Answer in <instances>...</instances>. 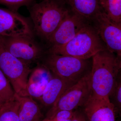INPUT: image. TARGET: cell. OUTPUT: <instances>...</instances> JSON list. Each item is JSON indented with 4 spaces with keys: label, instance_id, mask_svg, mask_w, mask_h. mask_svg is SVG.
I'll use <instances>...</instances> for the list:
<instances>
[{
    "label": "cell",
    "instance_id": "cell-23",
    "mask_svg": "<svg viewBox=\"0 0 121 121\" xmlns=\"http://www.w3.org/2000/svg\"><path fill=\"white\" fill-rule=\"evenodd\" d=\"M118 57L119 60V66L120 68V74L121 76V54L118 55H117Z\"/></svg>",
    "mask_w": 121,
    "mask_h": 121
},
{
    "label": "cell",
    "instance_id": "cell-24",
    "mask_svg": "<svg viewBox=\"0 0 121 121\" xmlns=\"http://www.w3.org/2000/svg\"><path fill=\"white\" fill-rule=\"evenodd\" d=\"M4 102H5L2 99V98L0 96V106Z\"/></svg>",
    "mask_w": 121,
    "mask_h": 121
},
{
    "label": "cell",
    "instance_id": "cell-1",
    "mask_svg": "<svg viewBox=\"0 0 121 121\" xmlns=\"http://www.w3.org/2000/svg\"><path fill=\"white\" fill-rule=\"evenodd\" d=\"M92 58L91 94L99 97L110 98L120 74L118 57L107 49L98 52Z\"/></svg>",
    "mask_w": 121,
    "mask_h": 121
},
{
    "label": "cell",
    "instance_id": "cell-17",
    "mask_svg": "<svg viewBox=\"0 0 121 121\" xmlns=\"http://www.w3.org/2000/svg\"><path fill=\"white\" fill-rule=\"evenodd\" d=\"M19 102L13 100L4 102L0 106V121H21L19 115Z\"/></svg>",
    "mask_w": 121,
    "mask_h": 121
},
{
    "label": "cell",
    "instance_id": "cell-5",
    "mask_svg": "<svg viewBox=\"0 0 121 121\" xmlns=\"http://www.w3.org/2000/svg\"><path fill=\"white\" fill-rule=\"evenodd\" d=\"M29 66L9 52L0 41V68L15 94L19 96H29L27 86L29 75L32 71Z\"/></svg>",
    "mask_w": 121,
    "mask_h": 121
},
{
    "label": "cell",
    "instance_id": "cell-21",
    "mask_svg": "<svg viewBox=\"0 0 121 121\" xmlns=\"http://www.w3.org/2000/svg\"><path fill=\"white\" fill-rule=\"evenodd\" d=\"M120 75V78L119 80L118 78L114 91L110 97L112 96L113 101L111 102L114 106H117L121 110V76Z\"/></svg>",
    "mask_w": 121,
    "mask_h": 121
},
{
    "label": "cell",
    "instance_id": "cell-7",
    "mask_svg": "<svg viewBox=\"0 0 121 121\" xmlns=\"http://www.w3.org/2000/svg\"><path fill=\"white\" fill-rule=\"evenodd\" d=\"M0 41L11 54L26 64L41 60L46 51L33 39L27 36H0Z\"/></svg>",
    "mask_w": 121,
    "mask_h": 121
},
{
    "label": "cell",
    "instance_id": "cell-6",
    "mask_svg": "<svg viewBox=\"0 0 121 121\" xmlns=\"http://www.w3.org/2000/svg\"><path fill=\"white\" fill-rule=\"evenodd\" d=\"M92 93L91 71L62 95L47 113L45 118L51 117L61 110L73 111L83 106Z\"/></svg>",
    "mask_w": 121,
    "mask_h": 121
},
{
    "label": "cell",
    "instance_id": "cell-22",
    "mask_svg": "<svg viewBox=\"0 0 121 121\" xmlns=\"http://www.w3.org/2000/svg\"><path fill=\"white\" fill-rule=\"evenodd\" d=\"M72 121H86V117L82 113L75 111Z\"/></svg>",
    "mask_w": 121,
    "mask_h": 121
},
{
    "label": "cell",
    "instance_id": "cell-19",
    "mask_svg": "<svg viewBox=\"0 0 121 121\" xmlns=\"http://www.w3.org/2000/svg\"><path fill=\"white\" fill-rule=\"evenodd\" d=\"M35 0H0V4L4 5L9 9L17 12L23 6L30 7L35 4Z\"/></svg>",
    "mask_w": 121,
    "mask_h": 121
},
{
    "label": "cell",
    "instance_id": "cell-3",
    "mask_svg": "<svg viewBox=\"0 0 121 121\" xmlns=\"http://www.w3.org/2000/svg\"><path fill=\"white\" fill-rule=\"evenodd\" d=\"M107 49L95 28L90 23L64 45L49 48L46 52L87 60Z\"/></svg>",
    "mask_w": 121,
    "mask_h": 121
},
{
    "label": "cell",
    "instance_id": "cell-15",
    "mask_svg": "<svg viewBox=\"0 0 121 121\" xmlns=\"http://www.w3.org/2000/svg\"><path fill=\"white\" fill-rule=\"evenodd\" d=\"M19 102V115L21 121H41L43 115L39 105L30 96H20L15 94Z\"/></svg>",
    "mask_w": 121,
    "mask_h": 121
},
{
    "label": "cell",
    "instance_id": "cell-16",
    "mask_svg": "<svg viewBox=\"0 0 121 121\" xmlns=\"http://www.w3.org/2000/svg\"><path fill=\"white\" fill-rule=\"evenodd\" d=\"M100 3L106 17L121 26V0H100Z\"/></svg>",
    "mask_w": 121,
    "mask_h": 121
},
{
    "label": "cell",
    "instance_id": "cell-9",
    "mask_svg": "<svg viewBox=\"0 0 121 121\" xmlns=\"http://www.w3.org/2000/svg\"><path fill=\"white\" fill-rule=\"evenodd\" d=\"M33 32L27 20L17 12L0 8V36L33 38Z\"/></svg>",
    "mask_w": 121,
    "mask_h": 121
},
{
    "label": "cell",
    "instance_id": "cell-12",
    "mask_svg": "<svg viewBox=\"0 0 121 121\" xmlns=\"http://www.w3.org/2000/svg\"><path fill=\"white\" fill-rule=\"evenodd\" d=\"M51 73L43 64L38 63L28 82L27 91L28 95L39 99L52 77L50 76Z\"/></svg>",
    "mask_w": 121,
    "mask_h": 121
},
{
    "label": "cell",
    "instance_id": "cell-2",
    "mask_svg": "<svg viewBox=\"0 0 121 121\" xmlns=\"http://www.w3.org/2000/svg\"><path fill=\"white\" fill-rule=\"evenodd\" d=\"M29 10L34 32L47 41L70 11L63 0H42Z\"/></svg>",
    "mask_w": 121,
    "mask_h": 121
},
{
    "label": "cell",
    "instance_id": "cell-18",
    "mask_svg": "<svg viewBox=\"0 0 121 121\" xmlns=\"http://www.w3.org/2000/svg\"><path fill=\"white\" fill-rule=\"evenodd\" d=\"M15 95L9 81L0 68V96L6 102L15 99Z\"/></svg>",
    "mask_w": 121,
    "mask_h": 121
},
{
    "label": "cell",
    "instance_id": "cell-11",
    "mask_svg": "<svg viewBox=\"0 0 121 121\" xmlns=\"http://www.w3.org/2000/svg\"><path fill=\"white\" fill-rule=\"evenodd\" d=\"M83 107L89 121H115V107L110 98L99 97L91 94Z\"/></svg>",
    "mask_w": 121,
    "mask_h": 121
},
{
    "label": "cell",
    "instance_id": "cell-14",
    "mask_svg": "<svg viewBox=\"0 0 121 121\" xmlns=\"http://www.w3.org/2000/svg\"><path fill=\"white\" fill-rule=\"evenodd\" d=\"M68 8L92 23L102 11L100 0H63Z\"/></svg>",
    "mask_w": 121,
    "mask_h": 121
},
{
    "label": "cell",
    "instance_id": "cell-10",
    "mask_svg": "<svg viewBox=\"0 0 121 121\" xmlns=\"http://www.w3.org/2000/svg\"><path fill=\"white\" fill-rule=\"evenodd\" d=\"M91 24L107 50L117 55L121 54V26L110 21L103 11Z\"/></svg>",
    "mask_w": 121,
    "mask_h": 121
},
{
    "label": "cell",
    "instance_id": "cell-4",
    "mask_svg": "<svg viewBox=\"0 0 121 121\" xmlns=\"http://www.w3.org/2000/svg\"><path fill=\"white\" fill-rule=\"evenodd\" d=\"M89 60L46 52L41 60L53 75L75 83L90 71Z\"/></svg>",
    "mask_w": 121,
    "mask_h": 121
},
{
    "label": "cell",
    "instance_id": "cell-20",
    "mask_svg": "<svg viewBox=\"0 0 121 121\" xmlns=\"http://www.w3.org/2000/svg\"><path fill=\"white\" fill-rule=\"evenodd\" d=\"M75 112L74 110L60 111L51 117L45 118L41 121H72Z\"/></svg>",
    "mask_w": 121,
    "mask_h": 121
},
{
    "label": "cell",
    "instance_id": "cell-13",
    "mask_svg": "<svg viewBox=\"0 0 121 121\" xmlns=\"http://www.w3.org/2000/svg\"><path fill=\"white\" fill-rule=\"evenodd\" d=\"M74 84L54 75L48 83L40 101L45 106L52 107L65 91Z\"/></svg>",
    "mask_w": 121,
    "mask_h": 121
},
{
    "label": "cell",
    "instance_id": "cell-8",
    "mask_svg": "<svg viewBox=\"0 0 121 121\" xmlns=\"http://www.w3.org/2000/svg\"><path fill=\"white\" fill-rule=\"evenodd\" d=\"M90 23H91L70 9L69 12L48 40L50 45L49 48L58 47L64 45Z\"/></svg>",
    "mask_w": 121,
    "mask_h": 121
}]
</instances>
